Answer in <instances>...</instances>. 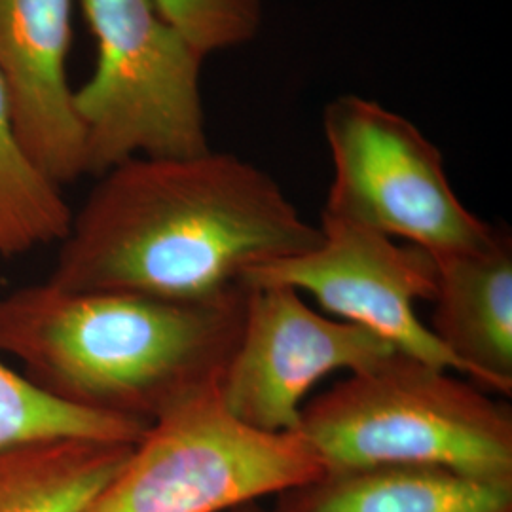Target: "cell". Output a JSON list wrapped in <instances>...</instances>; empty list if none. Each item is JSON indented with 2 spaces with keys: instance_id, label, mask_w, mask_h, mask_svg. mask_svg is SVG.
Segmentation results:
<instances>
[{
  "instance_id": "obj_6",
  "label": "cell",
  "mask_w": 512,
  "mask_h": 512,
  "mask_svg": "<svg viewBox=\"0 0 512 512\" xmlns=\"http://www.w3.org/2000/svg\"><path fill=\"white\" fill-rule=\"evenodd\" d=\"M319 475L304 440L234 420L217 385L154 421L86 512H228Z\"/></svg>"
},
{
  "instance_id": "obj_7",
  "label": "cell",
  "mask_w": 512,
  "mask_h": 512,
  "mask_svg": "<svg viewBox=\"0 0 512 512\" xmlns=\"http://www.w3.org/2000/svg\"><path fill=\"white\" fill-rule=\"evenodd\" d=\"M399 349L372 330L325 317L293 287L247 285L243 327L219 382L220 401L262 433H294L311 387L359 372Z\"/></svg>"
},
{
  "instance_id": "obj_10",
  "label": "cell",
  "mask_w": 512,
  "mask_h": 512,
  "mask_svg": "<svg viewBox=\"0 0 512 512\" xmlns=\"http://www.w3.org/2000/svg\"><path fill=\"white\" fill-rule=\"evenodd\" d=\"M431 332L473 384L512 395V241L497 228L486 247L433 256Z\"/></svg>"
},
{
  "instance_id": "obj_8",
  "label": "cell",
  "mask_w": 512,
  "mask_h": 512,
  "mask_svg": "<svg viewBox=\"0 0 512 512\" xmlns=\"http://www.w3.org/2000/svg\"><path fill=\"white\" fill-rule=\"evenodd\" d=\"M319 230L315 247L258 266L245 287L287 285L311 294L336 319L372 330L410 357L463 374L416 313L420 300L435 296V258L348 220L321 215Z\"/></svg>"
},
{
  "instance_id": "obj_4",
  "label": "cell",
  "mask_w": 512,
  "mask_h": 512,
  "mask_svg": "<svg viewBox=\"0 0 512 512\" xmlns=\"http://www.w3.org/2000/svg\"><path fill=\"white\" fill-rule=\"evenodd\" d=\"M97 42L90 80L73 92L86 173L131 158H194L211 150L200 54L152 0H80Z\"/></svg>"
},
{
  "instance_id": "obj_15",
  "label": "cell",
  "mask_w": 512,
  "mask_h": 512,
  "mask_svg": "<svg viewBox=\"0 0 512 512\" xmlns=\"http://www.w3.org/2000/svg\"><path fill=\"white\" fill-rule=\"evenodd\" d=\"M160 16L200 54L253 42L264 21V0H152Z\"/></svg>"
},
{
  "instance_id": "obj_9",
  "label": "cell",
  "mask_w": 512,
  "mask_h": 512,
  "mask_svg": "<svg viewBox=\"0 0 512 512\" xmlns=\"http://www.w3.org/2000/svg\"><path fill=\"white\" fill-rule=\"evenodd\" d=\"M73 0H0V76L19 147L59 188L86 173L67 59Z\"/></svg>"
},
{
  "instance_id": "obj_13",
  "label": "cell",
  "mask_w": 512,
  "mask_h": 512,
  "mask_svg": "<svg viewBox=\"0 0 512 512\" xmlns=\"http://www.w3.org/2000/svg\"><path fill=\"white\" fill-rule=\"evenodd\" d=\"M73 209L19 147L0 76V256L25 255L67 236Z\"/></svg>"
},
{
  "instance_id": "obj_3",
  "label": "cell",
  "mask_w": 512,
  "mask_h": 512,
  "mask_svg": "<svg viewBox=\"0 0 512 512\" xmlns=\"http://www.w3.org/2000/svg\"><path fill=\"white\" fill-rule=\"evenodd\" d=\"M294 433L323 473L437 467L512 482L511 406L403 351L313 397Z\"/></svg>"
},
{
  "instance_id": "obj_1",
  "label": "cell",
  "mask_w": 512,
  "mask_h": 512,
  "mask_svg": "<svg viewBox=\"0 0 512 512\" xmlns=\"http://www.w3.org/2000/svg\"><path fill=\"white\" fill-rule=\"evenodd\" d=\"M97 179L59 241L57 287L213 300L321 239L270 173L232 152L131 158Z\"/></svg>"
},
{
  "instance_id": "obj_11",
  "label": "cell",
  "mask_w": 512,
  "mask_h": 512,
  "mask_svg": "<svg viewBox=\"0 0 512 512\" xmlns=\"http://www.w3.org/2000/svg\"><path fill=\"white\" fill-rule=\"evenodd\" d=\"M270 512H512V482L437 467L336 471L275 495Z\"/></svg>"
},
{
  "instance_id": "obj_12",
  "label": "cell",
  "mask_w": 512,
  "mask_h": 512,
  "mask_svg": "<svg viewBox=\"0 0 512 512\" xmlns=\"http://www.w3.org/2000/svg\"><path fill=\"white\" fill-rule=\"evenodd\" d=\"M135 444L42 439L0 450V512H86Z\"/></svg>"
},
{
  "instance_id": "obj_14",
  "label": "cell",
  "mask_w": 512,
  "mask_h": 512,
  "mask_svg": "<svg viewBox=\"0 0 512 512\" xmlns=\"http://www.w3.org/2000/svg\"><path fill=\"white\" fill-rule=\"evenodd\" d=\"M148 427L61 403L0 359V450L67 437L137 444Z\"/></svg>"
},
{
  "instance_id": "obj_5",
  "label": "cell",
  "mask_w": 512,
  "mask_h": 512,
  "mask_svg": "<svg viewBox=\"0 0 512 512\" xmlns=\"http://www.w3.org/2000/svg\"><path fill=\"white\" fill-rule=\"evenodd\" d=\"M332 183L321 215L403 239L431 256L478 251L497 228L459 200L439 147L403 114L346 93L323 110Z\"/></svg>"
},
{
  "instance_id": "obj_2",
  "label": "cell",
  "mask_w": 512,
  "mask_h": 512,
  "mask_svg": "<svg viewBox=\"0 0 512 512\" xmlns=\"http://www.w3.org/2000/svg\"><path fill=\"white\" fill-rule=\"evenodd\" d=\"M245 294L183 302L25 285L0 294V355L61 403L152 425L219 385Z\"/></svg>"
},
{
  "instance_id": "obj_16",
  "label": "cell",
  "mask_w": 512,
  "mask_h": 512,
  "mask_svg": "<svg viewBox=\"0 0 512 512\" xmlns=\"http://www.w3.org/2000/svg\"><path fill=\"white\" fill-rule=\"evenodd\" d=\"M228 512H268L262 509V505H260V501H251V503H243V505H239L236 509H232V511Z\"/></svg>"
}]
</instances>
